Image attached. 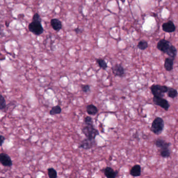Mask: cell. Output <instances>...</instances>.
I'll use <instances>...</instances> for the list:
<instances>
[{"label":"cell","mask_w":178,"mask_h":178,"mask_svg":"<svg viewBox=\"0 0 178 178\" xmlns=\"http://www.w3.org/2000/svg\"><path fill=\"white\" fill-rule=\"evenodd\" d=\"M61 112H62L61 108L60 106L57 105L52 108L50 110L49 113L51 116H54L56 114H60Z\"/></svg>","instance_id":"d6986e66"},{"label":"cell","mask_w":178,"mask_h":178,"mask_svg":"<svg viewBox=\"0 0 178 178\" xmlns=\"http://www.w3.org/2000/svg\"><path fill=\"white\" fill-rule=\"evenodd\" d=\"M28 29L29 32L37 36L41 35L44 32V29L41 24V21L32 20V22L28 25Z\"/></svg>","instance_id":"277c9868"},{"label":"cell","mask_w":178,"mask_h":178,"mask_svg":"<svg viewBox=\"0 0 178 178\" xmlns=\"http://www.w3.org/2000/svg\"><path fill=\"white\" fill-rule=\"evenodd\" d=\"M6 108V99L4 97L3 95H1L0 98V109L1 110H4Z\"/></svg>","instance_id":"603a6c76"},{"label":"cell","mask_w":178,"mask_h":178,"mask_svg":"<svg viewBox=\"0 0 178 178\" xmlns=\"http://www.w3.org/2000/svg\"><path fill=\"white\" fill-rule=\"evenodd\" d=\"M103 173L105 176L108 178H115L118 176V171L114 170V169L110 167H107L103 169Z\"/></svg>","instance_id":"8fae6325"},{"label":"cell","mask_w":178,"mask_h":178,"mask_svg":"<svg viewBox=\"0 0 178 178\" xmlns=\"http://www.w3.org/2000/svg\"><path fill=\"white\" fill-rule=\"evenodd\" d=\"M0 139H1V144L0 145H1V146H2L3 144L4 141L6 140V138L3 135H1V136H0Z\"/></svg>","instance_id":"83f0119b"},{"label":"cell","mask_w":178,"mask_h":178,"mask_svg":"<svg viewBox=\"0 0 178 178\" xmlns=\"http://www.w3.org/2000/svg\"><path fill=\"white\" fill-rule=\"evenodd\" d=\"M171 44L169 41L165 39H161L157 43V48L160 51L166 54Z\"/></svg>","instance_id":"9c48e42d"},{"label":"cell","mask_w":178,"mask_h":178,"mask_svg":"<svg viewBox=\"0 0 178 178\" xmlns=\"http://www.w3.org/2000/svg\"><path fill=\"white\" fill-rule=\"evenodd\" d=\"M74 31H75V32H76V34H79V33H80V32H83V30L82 29H80V28H75L74 29Z\"/></svg>","instance_id":"f1b7e54d"},{"label":"cell","mask_w":178,"mask_h":178,"mask_svg":"<svg viewBox=\"0 0 178 178\" xmlns=\"http://www.w3.org/2000/svg\"><path fill=\"white\" fill-rule=\"evenodd\" d=\"M48 175L50 178H57V173L55 169L53 168H49L48 170Z\"/></svg>","instance_id":"44dd1931"},{"label":"cell","mask_w":178,"mask_h":178,"mask_svg":"<svg viewBox=\"0 0 178 178\" xmlns=\"http://www.w3.org/2000/svg\"><path fill=\"white\" fill-rule=\"evenodd\" d=\"M0 162L4 167H11L13 165L12 160L10 156L4 153L0 154Z\"/></svg>","instance_id":"52a82bcc"},{"label":"cell","mask_w":178,"mask_h":178,"mask_svg":"<svg viewBox=\"0 0 178 178\" xmlns=\"http://www.w3.org/2000/svg\"><path fill=\"white\" fill-rule=\"evenodd\" d=\"M166 54H167L169 57L174 59L177 54V50L175 46L171 45L168 49V50L166 52Z\"/></svg>","instance_id":"e0dca14e"},{"label":"cell","mask_w":178,"mask_h":178,"mask_svg":"<svg viewBox=\"0 0 178 178\" xmlns=\"http://www.w3.org/2000/svg\"><path fill=\"white\" fill-rule=\"evenodd\" d=\"M96 144V143L95 140H91L87 138H86L80 142L79 145V148H82L83 150H89L93 148Z\"/></svg>","instance_id":"8992f818"},{"label":"cell","mask_w":178,"mask_h":178,"mask_svg":"<svg viewBox=\"0 0 178 178\" xmlns=\"http://www.w3.org/2000/svg\"><path fill=\"white\" fill-rule=\"evenodd\" d=\"M98 110L97 107L93 104H90L86 107V112L88 114L91 116H95L98 113Z\"/></svg>","instance_id":"2e32d148"},{"label":"cell","mask_w":178,"mask_h":178,"mask_svg":"<svg viewBox=\"0 0 178 178\" xmlns=\"http://www.w3.org/2000/svg\"><path fill=\"white\" fill-rule=\"evenodd\" d=\"M32 20H37V21H41V18L39 14L36 13L32 17Z\"/></svg>","instance_id":"4316f807"},{"label":"cell","mask_w":178,"mask_h":178,"mask_svg":"<svg viewBox=\"0 0 178 178\" xmlns=\"http://www.w3.org/2000/svg\"><path fill=\"white\" fill-rule=\"evenodd\" d=\"M178 92L176 89L172 87H168V90L167 91L168 96L169 98L172 99H175L178 96Z\"/></svg>","instance_id":"ac0fdd59"},{"label":"cell","mask_w":178,"mask_h":178,"mask_svg":"<svg viewBox=\"0 0 178 178\" xmlns=\"http://www.w3.org/2000/svg\"><path fill=\"white\" fill-rule=\"evenodd\" d=\"M50 24L52 28L56 32H59L62 28V24L61 21L57 18H53L50 21Z\"/></svg>","instance_id":"4fadbf2b"},{"label":"cell","mask_w":178,"mask_h":178,"mask_svg":"<svg viewBox=\"0 0 178 178\" xmlns=\"http://www.w3.org/2000/svg\"><path fill=\"white\" fill-rule=\"evenodd\" d=\"M112 73L116 76L123 77L125 75V69L121 64H116L111 68Z\"/></svg>","instance_id":"ba28073f"},{"label":"cell","mask_w":178,"mask_h":178,"mask_svg":"<svg viewBox=\"0 0 178 178\" xmlns=\"http://www.w3.org/2000/svg\"><path fill=\"white\" fill-rule=\"evenodd\" d=\"M96 61L98 64V66L100 69L104 70L107 69V68H108V65L104 59L99 58V59H96Z\"/></svg>","instance_id":"ffe728a7"},{"label":"cell","mask_w":178,"mask_h":178,"mask_svg":"<svg viewBox=\"0 0 178 178\" xmlns=\"http://www.w3.org/2000/svg\"><path fill=\"white\" fill-rule=\"evenodd\" d=\"M153 101L155 105L159 106L165 110L168 111L170 108V104L167 100L162 97H154Z\"/></svg>","instance_id":"5b68a950"},{"label":"cell","mask_w":178,"mask_h":178,"mask_svg":"<svg viewBox=\"0 0 178 178\" xmlns=\"http://www.w3.org/2000/svg\"><path fill=\"white\" fill-rule=\"evenodd\" d=\"M84 123L85 125L92 124H93V121L92 118L90 116L86 117L84 119Z\"/></svg>","instance_id":"d4e9b609"},{"label":"cell","mask_w":178,"mask_h":178,"mask_svg":"<svg viewBox=\"0 0 178 178\" xmlns=\"http://www.w3.org/2000/svg\"><path fill=\"white\" fill-rule=\"evenodd\" d=\"M141 167L139 165H135L130 170V175L133 177H138L141 175Z\"/></svg>","instance_id":"5bb4252c"},{"label":"cell","mask_w":178,"mask_h":178,"mask_svg":"<svg viewBox=\"0 0 178 178\" xmlns=\"http://www.w3.org/2000/svg\"><path fill=\"white\" fill-rule=\"evenodd\" d=\"M155 145L157 148L161 150L169 149V147L171 145V143L167 142L166 141L161 139H158L155 141Z\"/></svg>","instance_id":"30bf717a"},{"label":"cell","mask_w":178,"mask_h":178,"mask_svg":"<svg viewBox=\"0 0 178 178\" xmlns=\"http://www.w3.org/2000/svg\"><path fill=\"white\" fill-rule=\"evenodd\" d=\"M173 60L171 57H167L165 59L164 63V68L167 71H171L173 68Z\"/></svg>","instance_id":"9a60e30c"},{"label":"cell","mask_w":178,"mask_h":178,"mask_svg":"<svg viewBox=\"0 0 178 178\" xmlns=\"http://www.w3.org/2000/svg\"><path fill=\"white\" fill-rule=\"evenodd\" d=\"M82 132L86 138L91 140H95L97 136L99 135V132L98 130L95 128L93 124L86 125V126L82 128Z\"/></svg>","instance_id":"6da1fadb"},{"label":"cell","mask_w":178,"mask_h":178,"mask_svg":"<svg viewBox=\"0 0 178 178\" xmlns=\"http://www.w3.org/2000/svg\"><path fill=\"white\" fill-rule=\"evenodd\" d=\"M82 89L84 93H89L91 91V86L88 85H85L82 86Z\"/></svg>","instance_id":"484cf974"},{"label":"cell","mask_w":178,"mask_h":178,"mask_svg":"<svg viewBox=\"0 0 178 178\" xmlns=\"http://www.w3.org/2000/svg\"><path fill=\"white\" fill-rule=\"evenodd\" d=\"M168 87L167 86L165 85H160L158 84H154L150 87L152 94L153 95L154 97H162L164 96V94L167 93Z\"/></svg>","instance_id":"3957f363"},{"label":"cell","mask_w":178,"mask_h":178,"mask_svg":"<svg viewBox=\"0 0 178 178\" xmlns=\"http://www.w3.org/2000/svg\"><path fill=\"white\" fill-rule=\"evenodd\" d=\"M148 44L145 40H141L139 42L137 45L138 48L141 50H145L148 48Z\"/></svg>","instance_id":"7402d4cb"},{"label":"cell","mask_w":178,"mask_h":178,"mask_svg":"<svg viewBox=\"0 0 178 178\" xmlns=\"http://www.w3.org/2000/svg\"><path fill=\"white\" fill-rule=\"evenodd\" d=\"M165 122L164 120L160 117L155 118L151 125L150 130L156 135H160L164 130Z\"/></svg>","instance_id":"7a4b0ae2"},{"label":"cell","mask_w":178,"mask_h":178,"mask_svg":"<svg viewBox=\"0 0 178 178\" xmlns=\"http://www.w3.org/2000/svg\"><path fill=\"white\" fill-rule=\"evenodd\" d=\"M171 152L169 149L161 150L160 151V155L163 158H168L170 156Z\"/></svg>","instance_id":"cb8c5ba5"},{"label":"cell","mask_w":178,"mask_h":178,"mask_svg":"<svg viewBox=\"0 0 178 178\" xmlns=\"http://www.w3.org/2000/svg\"><path fill=\"white\" fill-rule=\"evenodd\" d=\"M162 30L166 32H172L176 30V26L172 21H168L163 24L162 26Z\"/></svg>","instance_id":"7c38bea8"}]
</instances>
